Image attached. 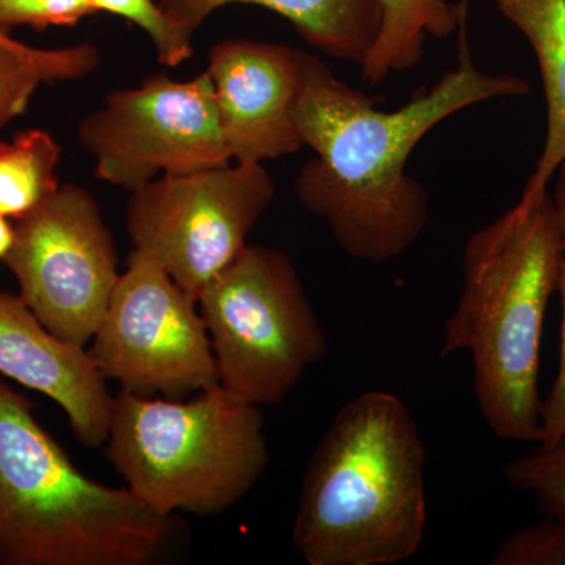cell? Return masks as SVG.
I'll return each instance as SVG.
<instances>
[{
  "mask_svg": "<svg viewBox=\"0 0 565 565\" xmlns=\"http://www.w3.org/2000/svg\"><path fill=\"white\" fill-rule=\"evenodd\" d=\"M275 192L263 163L169 174L131 192L126 228L134 250L154 258L199 302L203 289L247 247Z\"/></svg>",
  "mask_w": 565,
  "mask_h": 565,
  "instance_id": "7",
  "label": "cell"
},
{
  "mask_svg": "<svg viewBox=\"0 0 565 565\" xmlns=\"http://www.w3.org/2000/svg\"><path fill=\"white\" fill-rule=\"evenodd\" d=\"M95 14L90 0H0V31L25 28H73Z\"/></svg>",
  "mask_w": 565,
  "mask_h": 565,
  "instance_id": "22",
  "label": "cell"
},
{
  "mask_svg": "<svg viewBox=\"0 0 565 565\" xmlns=\"http://www.w3.org/2000/svg\"><path fill=\"white\" fill-rule=\"evenodd\" d=\"M14 241V222L0 217V262H3Z\"/></svg>",
  "mask_w": 565,
  "mask_h": 565,
  "instance_id": "23",
  "label": "cell"
},
{
  "mask_svg": "<svg viewBox=\"0 0 565 565\" xmlns=\"http://www.w3.org/2000/svg\"><path fill=\"white\" fill-rule=\"evenodd\" d=\"M258 6L288 20L316 50L362 66L381 31L377 0H159V6L189 36L223 7Z\"/></svg>",
  "mask_w": 565,
  "mask_h": 565,
  "instance_id": "13",
  "label": "cell"
},
{
  "mask_svg": "<svg viewBox=\"0 0 565 565\" xmlns=\"http://www.w3.org/2000/svg\"><path fill=\"white\" fill-rule=\"evenodd\" d=\"M102 52L92 43L40 50L0 41V129L17 120L47 82L77 81L99 68Z\"/></svg>",
  "mask_w": 565,
  "mask_h": 565,
  "instance_id": "16",
  "label": "cell"
},
{
  "mask_svg": "<svg viewBox=\"0 0 565 565\" xmlns=\"http://www.w3.org/2000/svg\"><path fill=\"white\" fill-rule=\"evenodd\" d=\"M0 41H2V43H17V41L20 40L13 39V36L10 35V32L0 31Z\"/></svg>",
  "mask_w": 565,
  "mask_h": 565,
  "instance_id": "24",
  "label": "cell"
},
{
  "mask_svg": "<svg viewBox=\"0 0 565 565\" xmlns=\"http://www.w3.org/2000/svg\"><path fill=\"white\" fill-rule=\"evenodd\" d=\"M215 106L233 161L264 163L303 147L294 109L303 51L256 40H223L207 54Z\"/></svg>",
  "mask_w": 565,
  "mask_h": 565,
  "instance_id": "11",
  "label": "cell"
},
{
  "mask_svg": "<svg viewBox=\"0 0 565 565\" xmlns=\"http://www.w3.org/2000/svg\"><path fill=\"white\" fill-rule=\"evenodd\" d=\"M87 351L107 381L140 396L185 399L221 385L199 302L139 250L129 255Z\"/></svg>",
  "mask_w": 565,
  "mask_h": 565,
  "instance_id": "8",
  "label": "cell"
},
{
  "mask_svg": "<svg viewBox=\"0 0 565 565\" xmlns=\"http://www.w3.org/2000/svg\"><path fill=\"white\" fill-rule=\"evenodd\" d=\"M552 199L555 203L557 226L561 237L559 288L563 300V323H561L559 366L552 390L542 405V426L537 445H552L565 429V162L555 174Z\"/></svg>",
  "mask_w": 565,
  "mask_h": 565,
  "instance_id": "21",
  "label": "cell"
},
{
  "mask_svg": "<svg viewBox=\"0 0 565 565\" xmlns=\"http://www.w3.org/2000/svg\"><path fill=\"white\" fill-rule=\"evenodd\" d=\"M0 381V565H154L181 539L128 489L82 473Z\"/></svg>",
  "mask_w": 565,
  "mask_h": 565,
  "instance_id": "4",
  "label": "cell"
},
{
  "mask_svg": "<svg viewBox=\"0 0 565 565\" xmlns=\"http://www.w3.org/2000/svg\"><path fill=\"white\" fill-rule=\"evenodd\" d=\"M426 448L396 394L340 408L305 468L292 544L308 565H393L418 553L427 525Z\"/></svg>",
  "mask_w": 565,
  "mask_h": 565,
  "instance_id": "3",
  "label": "cell"
},
{
  "mask_svg": "<svg viewBox=\"0 0 565 565\" xmlns=\"http://www.w3.org/2000/svg\"><path fill=\"white\" fill-rule=\"evenodd\" d=\"M61 156V145L41 129L0 143V217L20 221L57 192Z\"/></svg>",
  "mask_w": 565,
  "mask_h": 565,
  "instance_id": "17",
  "label": "cell"
},
{
  "mask_svg": "<svg viewBox=\"0 0 565 565\" xmlns=\"http://www.w3.org/2000/svg\"><path fill=\"white\" fill-rule=\"evenodd\" d=\"M95 13H109L132 22L147 33L162 65L180 66L193 54L192 36L181 31L154 0H90Z\"/></svg>",
  "mask_w": 565,
  "mask_h": 565,
  "instance_id": "19",
  "label": "cell"
},
{
  "mask_svg": "<svg viewBox=\"0 0 565 565\" xmlns=\"http://www.w3.org/2000/svg\"><path fill=\"white\" fill-rule=\"evenodd\" d=\"M559 274V226L548 189L522 193L465 244L462 291L446 319L440 355L470 353L476 403L501 440L539 441L542 337Z\"/></svg>",
  "mask_w": 565,
  "mask_h": 565,
  "instance_id": "2",
  "label": "cell"
},
{
  "mask_svg": "<svg viewBox=\"0 0 565 565\" xmlns=\"http://www.w3.org/2000/svg\"><path fill=\"white\" fill-rule=\"evenodd\" d=\"M3 263L41 323L66 343L87 349L121 275L117 245L92 193L61 185L14 222Z\"/></svg>",
  "mask_w": 565,
  "mask_h": 565,
  "instance_id": "9",
  "label": "cell"
},
{
  "mask_svg": "<svg viewBox=\"0 0 565 565\" xmlns=\"http://www.w3.org/2000/svg\"><path fill=\"white\" fill-rule=\"evenodd\" d=\"M199 310L218 384L259 407L281 403L329 348L292 259L267 245L248 244L203 289Z\"/></svg>",
  "mask_w": 565,
  "mask_h": 565,
  "instance_id": "6",
  "label": "cell"
},
{
  "mask_svg": "<svg viewBox=\"0 0 565 565\" xmlns=\"http://www.w3.org/2000/svg\"><path fill=\"white\" fill-rule=\"evenodd\" d=\"M0 374L50 397L85 448L104 446L114 396L87 349L51 333L21 296L0 292Z\"/></svg>",
  "mask_w": 565,
  "mask_h": 565,
  "instance_id": "12",
  "label": "cell"
},
{
  "mask_svg": "<svg viewBox=\"0 0 565 565\" xmlns=\"http://www.w3.org/2000/svg\"><path fill=\"white\" fill-rule=\"evenodd\" d=\"M564 2H565V0H564Z\"/></svg>",
  "mask_w": 565,
  "mask_h": 565,
  "instance_id": "25",
  "label": "cell"
},
{
  "mask_svg": "<svg viewBox=\"0 0 565 565\" xmlns=\"http://www.w3.org/2000/svg\"><path fill=\"white\" fill-rule=\"evenodd\" d=\"M104 446L126 489L166 516L230 511L270 460L262 407L222 385L188 399L120 390Z\"/></svg>",
  "mask_w": 565,
  "mask_h": 565,
  "instance_id": "5",
  "label": "cell"
},
{
  "mask_svg": "<svg viewBox=\"0 0 565 565\" xmlns=\"http://www.w3.org/2000/svg\"><path fill=\"white\" fill-rule=\"evenodd\" d=\"M527 93L522 77L484 73L475 65L463 18L456 68L397 110L379 109L374 99L303 51L294 125L316 158L297 173V199L327 223L351 258H397L416 244L430 218L429 193L405 170L416 145L457 111Z\"/></svg>",
  "mask_w": 565,
  "mask_h": 565,
  "instance_id": "1",
  "label": "cell"
},
{
  "mask_svg": "<svg viewBox=\"0 0 565 565\" xmlns=\"http://www.w3.org/2000/svg\"><path fill=\"white\" fill-rule=\"evenodd\" d=\"M99 180L134 192L159 174H185L233 161L206 71L191 81L167 74L117 90L79 125Z\"/></svg>",
  "mask_w": 565,
  "mask_h": 565,
  "instance_id": "10",
  "label": "cell"
},
{
  "mask_svg": "<svg viewBox=\"0 0 565 565\" xmlns=\"http://www.w3.org/2000/svg\"><path fill=\"white\" fill-rule=\"evenodd\" d=\"M492 565H565V519L544 515L498 546Z\"/></svg>",
  "mask_w": 565,
  "mask_h": 565,
  "instance_id": "20",
  "label": "cell"
},
{
  "mask_svg": "<svg viewBox=\"0 0 565 565\" xmlns=\"http://www.w3.org/2000/svg\"><path fill=\"white\" fill-rule=\"evenodd\" d=\"M494 3L525 35L537 58L546 102L545 143L522 193L546 191L565 162V2L494 0Z\"/></svg>",
  "mask_w": 565,
  "mask_h": 565,
  "instance_id": "14",
  "label": "cell"
},
{
  "mask_svg": "<svg viewBox=\"0 0 565 565\" xmlns=\"http://www.w3.org/2000/svg\"><path fill=\"white\" fill-rule=\"evenodd\" d=\"M504 476L514 489L533 494L542 515L565 519V429L552 445L511 460Z\"/></svg>",
  "mask_w": 565,
  "mask_h": 565,
  "instance_id": "18",
  "label": "cell"
},
{
  "mask_svg": "<svg viewBox=\"0 0 565 565\" xmlns=\"http://www.w3.org/2000/svg\"><path fill=\"white\" fill-rule=\"evenodd\" d=\"M381 31L362 63L366 84H382L390 74L415 68L422 62L427 36L448 39L460 28L463 10L449 0H377Z\"/></svg>",
  "mask_w": 565,
  "mask_h": 565,
  "instance_id": "15",
  "label": "cell"
}]
</instances>
